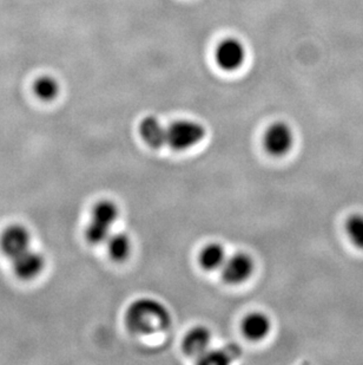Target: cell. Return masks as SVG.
I'll return each mask as SVG.
<instances>
[{
  "instance_id": "cell-14",
  "label": "cell",
  "mask_w": 363,
  "mask_h": 365,
  "mask_svg": "<svg viewBox=\"0 0 363 365\" xmlns=\"http://www.w3.org/2000/svg\"><path fill=\"white\" fill-rule=\"evenodd\" d=\"M240 356V348L237 345H226L223 350H208L201 356L199 363L202 364H228Z\"/></svg>"
},
{
  "instance_id": "cell-8",
  "label": "cell",
  "mask_w": 363,
  "mask_h": 365,
  "mask_svg": "<svg viewBox=\"0 0 363 365\" xmlns=\"http://www.w3.org/2000/svg\"><path fill=\"white\" fill-rule=\"evenodd\" d=\"M216 61L223 70L233 71L242 66L244 61L243 45L237 39L228 38L223 41L216 48Z\"/></svg>"
},
{
  "instance_id": "cell-15",
  "label": "cell",
  "mask_w": 363,
  "mask_h": 365,
  "mask_svg": "<svg viewBox=\"0 0 363 365\" xmlns=\"http://www.w3.org/2000/svg\"><path fill=\"white\" fill-rule=\"evenodd\" d=\"M33 90H35L38 98L48 102V101L55 100L56 97L58 96L59 84L52 77L43 76L36 81Z\"/></svg>"
},
{
  "instance_id": "cell-6",
  "label": "cell",
  "mask_w": 363,
  "mask_h": 365,
  "mask_svg": "<svg viewBox=\"0 0 363 365\" xmlns=\"http://www.w3.org/2000/svg\"><path fill=\"white\" fill-rule=\"evenodd\" d=\"M31 244V235L28 228L21 225L7 227L0 235V250L10 259L16 258L23 252L28 251Z\"/></svg>"
},
{
  "instance_id": "cell-7",
  "label": "cell",
  "mask_w": 363,
  "mask_h": 365,
  "mask_svg": "<svg viewBox=\"0 0 363 365\" xmlns=\"http://www.w3.org/2000/svg\"><path fill=\"white\" fill-rule=\"evenodd\" d=\"M12 260H14L12 264H14L16 276L23 280L33 279L41 274L45 267L44 255L30 248Z\"/></svg>"
},
{
  "instance_id": "cell-4",
  "label": "cell",
  "mask_w": 363,
  "mask_h": 365,
  "mask_svg": "<svg viewBox=\"0 0 363 365\" xmlns=\"http://www.w3.org/2000/svg\"><path fill=\"white\" fill-rule=\"evenodd\" d=\"M294 145V133L288 124L276 122L268 128L263 136L264 149L270 155L283 156Z\"/></svg>"
},
{
  "instance_id": "cell-2",
  "label": "cell",
  "mask_w": 363,
  "mask_h": 365,
  "mask_svg": "<svg viewBox=\"0 0 363 365\" xmlns=\"http://www.w3.org/2000/svg\"><path fill=\"white\" fill-rule=\"evenodd\" d=\"M120 215L116 203L111 200H100L93 206L91 219L85 228V238L91 245L107 242L111 235V227Z\"/></svg>"
},
{
  "instance_id": "cell-12",
  "label": "cell",
  "mask_w": 363,
  "mask_h": 365,
  "mask_svg": "<svg viewBox=\"0 0 363 365\" xmlns=\"http://www.w3.org/2000/svg\"><path fill=\"white\" fill-rule=\"evenodd\" d=\"M226 258L228 257H226V250L222 245L209 244L206 245L199 253V262L203 269L216 271L222 269Z\"/></svg>"
},
{
  "instance_id": "cell-1",
  "label": "cell",
  "mask_w": 363,
  "mask_h": 365,
  "mask_svg": "<svg viewBox=\"0 0 363 365\" xmlns=\"http://www.w3.org/2000/svg\"><path fill=\"white\" fill-rule=\"evenodd\" d=\"M125 325L134 334L149 336L167 330L172 325V316L161 302L141 298L127 307Z\"/></svg>"
},
{
  "instance_id": "cell-13",
  "label": "cell",
  "mask_w": 363,
  "mask_h": 365,
  "mask_svg": "<svg viewBox=\"0 0 363 365\" xmlns=\"http://www.w3.org/2000/svg\"><path fill=\"white\" fill-rule=\"evenodd\" d=\"M107 252L115 262H124L131 252L130 238L125 233L110 235L107 242Z\"/></svg>"
},
{
  "instance_id": "cell-3",
  "label": "cell",
  "mask_w": 363,
  "mask_h": 365,
  "mask_svg": "<svg viewBox=\"0 0 363 365\" xmlns=\"http://www.w3.org/2000/svg\"><path fill=\"white\" fill-rule=\"evenodd\" d=\"M206 128L197 122L181 120L167 127V145L175 150H188L202 141Z\"/></svg>"
},
{
  "instance_id": "cell-9",
  "label": "cell",
  "mask_w": 363,
  "mask_h": 365,
  "mask_svg": "<svg viewBox=\"0 0 363 365\" xmlns=\"http://www.w3.org/2000/svg\"><path fill=\"white\" fill-rule=\"evenodd\" d=\"M210 341V331L204 327H196L185 334L182 346L186 355L199 359L209 350Z\"/></svg>"
},
{
  "instance_id": "cell-16",
  "label": "cell",
  "mask_w": 363,
  "mask_h": 365,
  "mask_svg": "<svg viewBox=\"0 0 363 365\" xmlns=\"http://www.w3.org/2000/svg\"><path fill=\"white\" fill-rule=\"evenodd\" d=\"M347 235L357 247L363 248V215L350 217L346 225Z\"/></svg>"
},
{
  "instance_id": "cell-5",
  "label": "cell",
  "mask_w": 363,
  "mask_h": 365,
  "mask_svg": "<svg viewBox=\"0 0 363 365\" xmlns=\"http://www.w3.org/2000/svg\"><path fill=\"white\" fill-rule=\"evenodd\" d=\"M221 272L226 283L231 285L244 283L254 272V260L247 253H236L226 258Z\"/></svg>"
},
{
  "instance_id": "cell-11",
  "label": "cell",
  "mask_w": 363,
  "mask_h": 365,
  "mask_svg": "<svg viewBox=\"0 0 363 365\" xmlns=\"http://www.w3.org/2000/svg\"><path fill=\"white\" fill-rule=\"evenodd\" d=\"M270 327V319L262 312L249 314L242 322L244 336L251 341H261L267 337Z\"/></svg>"
},
{
  "instance_id": "cell-10",
  "label": "cell",
  "mask_w": 363,
  "mask_h": 365,
  "mask_svg": "<svg viewBox=\"0 0 363 365\" xmlns=\"http://www.w3.org/2000/svg\"><path fill=\"white\" fill-rule=\"evenodd\" d=\"M140 134L149 147L159 149L167 145V127L157 118L147 116L140 124Z\"/></svg>"
}]
</instances>
